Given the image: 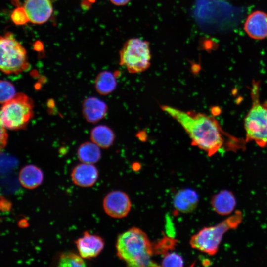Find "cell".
Here are the masks:
<instances>
[{"instance_id": "obj_1", "label": "cell", "mask_w": 267, "mask_h": 267, "mask_svg": "<svg viewBox=\"0 0 267 267\" xmlns=\"http://www.w3.org/2000/svg\"><path fill=\"white\" fill-rule=\"evenodd\" d=\"M160 107L182 126L192 145L206 152L209 157L222 148L236 151L245 147V140L226 133L214 116L194 111H184L167 105Z\"/></svg>"}, {"instance_id": "obj_2", "label": "cell", "mask_w": 267, "mask_h": 267, "mask_svg": "<svg viewBox=\"0 0 267 267\" xmlns=\"http://www.w3.org/2000/svg\"><path fill=\"white\" fill-rule=\"evenodd\" d=\"M117 255L128 266H158L152 260V243L140 228L132 227L120 234L116 243Z\"/></svg>"}, {"instance_id": "obj_3", "label": "cell", "mask_w": 267, "mask_h": 267, "mask_svg": "<svg viewBox=\"0 0 267 267\" xmlns=\"http://www.w3.org/2000/svg\"><path fill=\"white\" fill-rule=\"evenodd\" d=\"M260 82L253 80L250 89L252 105L244 119L245 141L267 146V101L261 102Z\"/></svg>"}, {"instance_id": "obj_4", "label": "cell", "mask_w": 267, "mask_h": 267, "mask_svg": "<svg viewBox=\"0 0 267 267\" xmlns=\"http://www.w3.org/2000/svg\"><path fill=\"white\" fill-rule=\"evenodd\" d=\"M242 218V212L237 210L217 225L203 228L191 237V246L209 255H214L218 251L223 235L230 229H236Z\"/></svg>"}, {"instance_id": "obj_5", "label": "cell", "mask_w": 267, "mask_h": 267, "mask_svg": "<svg viewBox=\"0 0 267 267\" xmlns=\"http://www.w3.org/2000/svg\"><path fill=\"white\" fill-rule=\"evenodd\" d=\"M235 10L229 3L220 0H197L194 15L201 26L221 31L228 28L229 23L233 24Z\"/></svg>"}, {"instance_id": "obj_6", "label": "cell", "mask_w": 267, "mask_h": 267, "mask_svg": "<svg viewBox=\"0 0 267 267\" xmlns=\"http://www.w3.org/2000/svg\"><path fill=\"white\" fill-rule=\"evenodd\" d=\"M34 104L23 93H18L3 104L0 111V125L7 129H24L33 116Z\"/></svg>"}, {"instance_id": "obj_7", "label": "cell", "mask_w": 267, "mask_h": 267, "mask_svg": "<svg viewBox=\"0 0 267 267\" xmlns=\"http://www.w3.org/2000/svg\"><path fill=\"white\" fill-rule=\"evenodd\" d=\"M120 64L130 73H139L150 66L151 55L149 43L143 39H128L119 51Z\"/></svg>"}, {"instance_id": "obj_8", "label": "cell", "mask_w": 267, "mask_h": 267, "mask_svg": "<svg viewBox=\"0 0 267 267\" xmlns=\"http://www.w3.org/2000/svg\"><path fill=\"white\" fill-rule=\"evenodd\" d=\"M0 68L4 74H16L28 69L25 49L11 34L0 37Z\"/></svg>"}, {"instance_id": "obj_9", "label": "cell", "mask_w": 267, "mask_h": 267, "mask_svg": "<svg viewBox=\"0 0 267 267\" xmlns=\"http://www.w3.org/2000/svg\"><path fill=\"white\" fill-rule=\"evenodd\" d=\"M131 202L125 192L116 190L108 193L103 200V207L105 213L114 218L126 217L131 209Z\"/></svg>"}, {"instance_id": "obj_10", "label": "cell", "mask_w": 267, "mask_h": 267, "mask_svg": "<svg viewBox=\"0 0 267 267\" xmlns=\"http://www.w3.org/2000/svg\"><path fill=\"white\" fill-rule=\"evenodd\" d=\"M23 8L29 21L37 24L46 22L53 12L50 0H25Z\"/></svg>"}, {"instance_id": "obj_11", "label": "cell", "mask_w": 267, "mask_h": 267, "mask_svg": "<svg viewBox=\"0 0 267 267\" xmlns=\"http://www.w3.org/2000/svg\"><path fill=\"white\" fill-rule=\"evenodd\" d=\"M79 254L84 259L97 257L104 247V241L100 236L85 231L75 242Z\"/></svg>"}, {"instance_id": "obj_12", "label": "cell", "mask_w": 267, "mask_h": 267, "mask_svg": "<svg viewBox=\"0 0 267 267\" xmlns=\"http://www.w3.org/2000/svg\"><path fill=\"white\" fill-rule=\"evenodd\" d=\"M244 29L250 38L262 40L267 37V13L256 10L251 13L246 18Z\"/></svg>"}, {"instance_id": "obj_13", "label": "cell", "mask_w": 267, "mask_h": 267, "mask_svg": "<svg viewBox=\"0 0 267 267\" xmlns=\"http://www.w3.org/2000/svg\"><path fill=\"white\" fill-rule=\"evenodd\" d=\"M71 176L74 184L81 187H89L96 182L98 172L93 164L82 163L74 167Z\"/></svg>"}, {"instance_id": "obj_14", "label": "cell", "mask_w": 267, "mask_h": 267, "mask_svg": "<svg viewBox=\"0 0 267 267\" xmlns=\"http://www.w3.org/2000/svg\"><path fill=\"white\" fill-rule=\"evenodd\" d=\"M107 104L95 97H89L83 103L82 112L84 118L90 123H95L102 119L107 114Z\"/></svg>"}, {"instance_id": "obj_15", "label": "cell", "mask_w": 267, "mask_h": 267, "mask_svg": "<svg viewBox=\"0 0 267 267\" xmlns=\"http://www.w3.org/2000/svg\"><path fill=\"white\" fill-rule=\"evenodd\" d=\"M198 201V196L195 191L189 188H184L176 193L173 199V205L178 212L188 213L195 210Z\"/></svg>"}, {"instance_id": "obj_16", "label": "cell", "mask_w": 267, "mask_h": 267, "mask_svg": "<svg viewBox=\"0 0 267 267\" xmlns=\"http://www.w3.org/2000/svg\"><path fill=\"white\" fill-rule=\"evenodd\" d=\"M211 204L214 211L218 214L228 215L234 210L236 200L232 192L224 190L212 197Z\"/></svg>"}, {"instance_id": "obj_17", "label": "cell", "mask_w": 267, "mask_h": 267, "mask_svg": "<svg viewBox=\"0 0 267 267\" xmlns=\"http://www.w3.org/2000/svg\"><path fill=\"white\" fill-rule=\"evenodd\" d=\"M18 178L21 185L28 189H33L41 184L44 175L42 171L34 165H27L20 170Z\"/></svg>"}, {"instance_id": "obj_18", "label": "cell", "mask_w": 267, "mask_h": 267, "mask_svg": "<svg viewBox=\"0 0 267 267\" xmlns=\"http://www.w3.org/2000/svg\"><path fill=\"white\" fill-rule=\"evenodd\" d=\"M115 134L111 129L106 125H98L90 132V139L93 143L102 148H108L114 143Z\"/></svg>"}, {"instance_id": "obj_19", "label": "cell", "mask_w": 267, "mask_h": 267, "mask_svg": "<svg viewBox=\"0 0 267 267\" xmlns=\"http://www.w3.org/2000/svg\"><path fill=\"white\" fill-rule=\"evenodd\" d=\"M95 88L101 95H107L112 92L116 88L117 82L115 74L108 71L99 73L96 76Z\"/></svg>"}, {"instance_id": "obj_20", "label": "cell", "mask_w": 267, "mask_h": 267, "mask_svg": "<svg viewBox=\"0 0 267 267\" xmlns=\"http://www.w3.org/2000/svg\"><path fill=\"white\" fill-rule=\"evenodd\" d=\"M100 148L93 142H85L78 148V158L82 163H95L101 158Z\"/></svg>"}, {"instance_id": "obj_21", "label": "cell", "mask_w": 267, "mask_h": 267, "mask_svg": "<svg viewBox=\"0 0 267 267\" xmlns=\"http://www.w3.org/2000/svg\"><path fill=\"white\" fill-rule=\"evenodd\" d=\"M79 254L73 252H66L60 254L57 262L58 267H85L86 263Z\"/></svg>"}, {"instance_id": "obj_22", "label": "cell", "mask_w": 267, "mask_h": 267, "mask_svg": "<svg viewBox=\"0 0 267 267\" xmlns=\"http://www.w3.org/2000/svg\"><path fill=\"white\" fill-rule=\"evenodd\" d=\"M178 242V240L173 238L164 236L152 244L153 254L164 256L174 249Z\"/></svg>"}, {"instance_id": "obj_23", "label": "cell", "mask_w": 267, "mask_h": 267, "mask_svg": "<svg viewBox=\"0 0 267 267\" xmlns=\"http://www.w3.org/2000/svg\"><path fill=\"white\" fill-rule=\"evenodd\" d=\"M13 84L6 80H1L0 82V101L1 104L10 100L16 94Z\"/></svg>"}, {"instance_id": "obj_24", "label": "cell", "mask_w": 267, "mask_h": 267, "mask_svg": "<svg viewBox=\"0 0 267 267\" xmlns=\"http://www.w3.org/2000/svg\"><path fill=\"white\" fill-rule=\"evenodd\" d=\"M183 260L180 255L171 252L163 256L161 266L163 267H181L183 266Z\"/></svg>"}, {"instance_id": "obj_25", "label": "cell", "mask_w": 267, "mask_h": 267, "mask_svg": "<svg viewBox=\"0 0 267 267\" xmlns=\"http://www.w3.org/2000/svg\"><path fill=\"white\" fill-rule=\"evenodd\" d=\"M11 19L17 25H22L29 21L23 7L16 8L12 13Z\"/></svg>"}, {"instance_id": "obj_26", "label": "cell", "mask_w": 267, "mask_h": 267, "mask_svg": "<svg viewBox=\"0 0 267 267\" xmlns=\"http://www.w3.org/2000/svg\"><path fill=\"white\" fill-rule=\"evenodd\" d=\"M0 126V145L1 148H2L6 144L8 135L6 131V129L1 125Z\"/></svg>"}, {"instance_id": "obj_27", "label": "cell", "mask_w": 267, "mask_h": 267, "mask_svg": "<svg viewBox=\"0 0 267 267\" xmlns=\"http://www.w3.org/2000/svg\"><path fill=\"white\" fill-rule=\"evenodd\" d=\"M110 2L116 6H123L127 4L130 0H109Z\"/></svg>"}]
</instances>
